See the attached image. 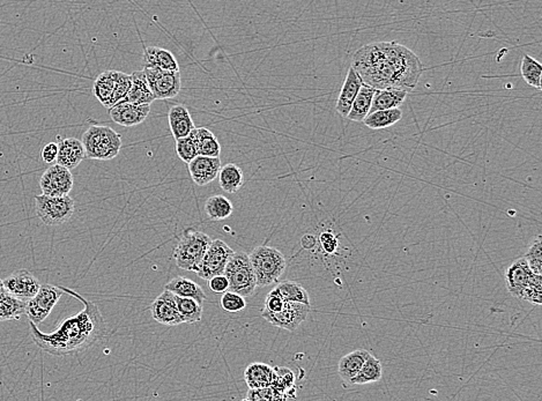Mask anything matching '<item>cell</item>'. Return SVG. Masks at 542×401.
I'll list each match as a JSON object with an SVG mask.
<instances>
[{
	"mask_svg": "<svg viewBox=\"0 0 542 401\" xmlns=\"http://www.w3.org/2000/svg\"><path fill=\"white\" fill-rule=\"evenodd\" d=\"M352 67L363 84L376 89L415 88L423 72L419 57L398 42H373L359 48Z\"/></svg>",
	"mask_w": 542,
	"mask_h": 401,
	"instance_id": "obj_1",
	"label": "cell"
},
{
	"mask_svg": "<svg viewBox=\"0 0 542 401\" xmlns=\"http://www.w3.org/2000/svg\"><path fill=\"white\" fill-rule=\"evenodd\" d=\"M60 288L84 304L82 311L64 319L51 333H43L37 325L29 321L32 342L44 352L55 356L82 352L102 340L108 332L104 318L95 303L67 287L60 286Z\"/></svg>",
	"mask_w": 542,
	"mask_h": 401,
	"instance_id": "obj_2",
	"label": "cell"
},
{
	"mask_svg": "<svg viewBox=\"0 0 542 401\" xmlns=\"http://www.w3.org/2000/svg\"><path fill=\"white\" fill-rule=\"evenodd\" d=\"M86 158L96 161H109L120 154L123 141L120 133L106 125H92L82 134Z\"/></svg>",
	"mask_w": 542,
	"mask_h": 401,
	"instance_id": "obj_3",
	"label": "cell"
},
{
	"mask_svg": "<svg viewBox=\"0 0 542 401\" xmlns=\"http://www.w3.org/2000/svg\"><path fill=\"white\" fill-rule=\"evenodd\" d=\"M249 258L256 274L257 287H268L274 283L286 271L285 256L275 248L259 245L249 254Z\"/></svg>",
	"mask_w": 542,
	"mask_h": 401,
	"instance_id": "obj_4",
	"label": "cell"
},
{
	"mask_svg": "<svg viewBox=\"0 0 542 401\" xmlns=\"http://www.w3.org/2000/svg\"><path fill=\"white\" fill-rule=\"evenodd\" d=\"M212 239L205 232L185 230L180 235L174 250V259L184 271L197 272L205 252L211 245Z\"/></svg>",
	"mask_w": 542,
	"mask_h": 401,
	"instance_id": "obj_5",
	"label": "cell"
},
{
	"mask_svg": "<svg viewBox=\"0 0 542 401\" xmlns=\"http://www.w3.org/2000/svg\"><path fill=\"white\" fill-rule=\"evenodd\" d=\"M131 87V74L120 71H104L96 77L93 94L103 106L111 108L127 96Z\"/></svg>",
	"mask_w": 542,
	"mask_h": 401,
	"instance_id": "obj_6",
	"label": "cell"
},
{
	"mask_svg": "<svg viewBox=\"0 0 542 401\" xmlns=\"http://www.w3.org/2000/svg\"><path fill=\"white\" fill-rule=\"evenodd\" d=\"M223 274L228 279L229 290L249 297L257 288L256 274L250 263L249 254L234 252L225 265Z\"/></svg>",
	"mask_w": 542,
	"mask_h": 401,
	"instance_id": "obj_7",
	"label": "cell"
},
{
	"mask_svg": "<svg viewBox=\"0 0 542 401\" xmlns=\"http://www.w3.org/2000/svg\"><path fill=\"white\" fill-rule=\"evenodd\" d=\"M75 209V203L67 194L53 197L41 194L35 197V211L39 220L46 225H59L68 221Z\"/></svg>",
	"mask_w": 542,
	"mask_h": 401,
	"instance_id": "obj_8",
	"label": "cell"
},
{
	"mask_svg": "<svg viewBox=\"0 0 542 401\" xmlns=\"http://www.w3.org/2000/svg\"><path fill=\"white\" fill-rule=\"evenodd\" d=\"M64 294L63 289L57 286L44 283L39 287V292L26 302L25 315L29 321L39 326L49 317L53 308Z\"/></svg>",
	"mask_w": 542,
	"mask_h": 401,
	"instance_id": "obj_9",
	"label": "cell"
},
{
	"mask_svg": "<svg viewBox=\"0 0 542 401\" xmlns=\"http://www.w3.org/2000/svg\"><path fill=\"white\" fill-rule=\"evenodd\" d=\"M144 75L155 100L174 99L182 89L180 71L160 70L144 67Z\"/></svg>",
	"mask_w": 542,
	"mask_h": 401,
	"instance_id": "obj_10",
	"label": "cell"
},
{
	"mask_svg": "<svg viewBox=\"0 0 542 401\" xmlns=\"http://www.w3.org/2000/svg\"><path fill=\"white\" fill-rule=\"evenodd\" d=\"M235 251L225 243L221 239H212V243L205 252L204 257L201 259L198 268V277L208 281L215 275L223 274L225 265L228 263L229 258L232 257Z\"/></svg>",
	"mask_w": 542,
	"mask_h": 401,
	"instance_id": "obj_11",
	"label": "cell"
},
{
	"mask_svg": "<svg viewBox=\"0 0 542 401\" xmlns=\"http://www.w3.org/2000/svg\"><path fill=\"white\" fill-rule=\"evenodd\" d=\"M73 175L71 170L58 163L48 168L39 180L42 194L53 197H63L70 194L71 190L73 189Z\"/></svg>",
	"mask_w": 542,
	"mask_h": 401,
	"instance_id": "obj_12",
	"label": "cell"
},
{
	"mask_svg": "<svg viewBox=\"0 0 542 401\" xmlns=\"http://www.w3.org/2000/svg\"><path fill=\"white\" fill-rule=\"evenodd\" d=\"M311 306L304 303L286 302L283 309L277 313H261V317L277 328L295 331L309 316Z\"/></svg>",
	"mask_w": 542,
	"mask_h": 401,
	"instance_id": "obj_13",
	"label": "cell"
},
{
	"mask_svg": "<svg viewBox=\"0 0 542 401\" xmlns=\"http://www.w3.org/2000/svg\"><path fill=\"white\" fill-rule=\"evenodd\" d=\"M149 309L154 320L160 324L166 326L183 324L177 309L176 295L167 289L153 301Z\"/></svg>",
	"mask_w": 542,
	"mask_h": 401,
	"instance_id": "obj_14",
	"label": "cell"
},
{
	"mask_svg": "<svg viewBox=\"0 0 542 401\" xmlns=\"http://www.w3.org/2000/svg\"><path fill=\"white\" fill-rule=\"evenodd\" d=\"M4 287L12 295L27 302L39 292L41 282L27 270H19L3 280Z\"/></svg>",
	"mask_w": 542,
	"mask_h": 401,
	"instance_id": "obj_15",
	"label": "cell"
},
{
	"mask_svg": "<svg viewBox=\"0 0 542 401\" xmlns=\"http://www.w3.org/2000/svg\"><path fill=\"white\" fill-rule=\"evenodd\" d=\"M151 113V104H134L120 101L109 108V115L115 123L122 127H137L144 123Z\"/></svg>",
	"mask_w": 542,
	"mask_h": 401,
	"instance_id": "obj_16",
	"label": "cell"
},
{
	"mask_svg": "<svg viewBox=\"0 0 542 401\" xmlns=\"http://www.w3.org/2000/svg\"><path fill=\"white\" fill-rule=\"evenodd\" d=\"M187 165H189L191 178L198 187H205L212 183L218 177V171L221 169L220 158H212L204 155H198Z\"/></svg>",
	"mask_w": 542,
	"mask_h": 401,
	"instance_id": "obj_17",
	"label": "cell"
},
{
	"mask_svg": "<svg viewBox=\"0 0 542 401\" xmlns=\"http://www.w3.org/2000/svg\"><path fill=\"white\" fill-rule=\"evenodd\" d=\"M86 151L82 140L66 138L58 144L56 162L68 170H73L85 160Z\"/></svg>",
	"mask_w": 542,
	"mask_h": 401,
	"instance_id": "obj_18",
	"label": "cell"
},
{
	"mask_svg": "<svg viewBox=\"0 0 542 401\" xmlns=\"http://www.w3.org/2000/svg\"><path fill=\"white\" fill-rule=\"evenodd\" d=\"M531 270L524 257L514 261L505 272V281L509 292L516 299H521V292L527 287L531 280Z\"/></svg>",
	"mask_w": 542,
	"mask_h": 401,
	"instance_id": "obj_19",
	"label": "cell"
},
{
	"mask_svg": "<svg viewBox=\"0 0 542 401\" xmlns=\"http://www.w3.org/2000/svg\"><path fill=\"white\" fill-rule=\"evenodd\" d=\"M362 86V80L359 77V74L356 73L355 70L351 66L346 77L345 82L342 85V91L339 94L338 101H337V106L335 109L338 111L339 115L347 117L349 110L352 108L353 102L355 100L359 88Z\"/></svg>",
	"mask_w": 542,
	"mask_h": 401,
	"instance_id": "obj_20",
	"label": "cell"
},
{
	"mask_svg": "<svg viewBox=\"0 0 542 401\" xmlns=\"http://www.w3.org/2000/svg\"><path fill=\"white\" fill-rule=\"evenodd\" d=\"M170 130L175 140L180 138L187 137L196 129L190 111L183 104L171 106L168 113Z\"/></svg>",
	"mask_w": 542,
	"mask_h": 401,
	"instance_id": "obj_21",
	"label": "cell"
},
{
	"mask_svg": "<svg viewBox=\"0 0 542 401\" xmlns=\"http://www.w3.org/2000/svg\"><path fill=\"white\" fill-rule=\"evenodd\" d=\"M122 101L134 104H151L155 97L151 93L144 71H137L131 74V87L127 96Z\"/></svg>",
	"mask_w": 542,
	"mask_h": 401,
	"instance_id": "obj_22",
	"label": "cell"
},
{
	"mask_svg": "<svg viewBox=\"0 0 542 401\" xmlns=\"http://www.w3.org/2000/svg\"><path fill=\"white\" fill-rule=\"evenodd\" d=\"M144 67L160 70L180 71L176 57L169 50L159 46H148L144 51Z\"/></svg>",
	"mask_w": 542,
	"mask_h": 401,
	"instance_id": "obj_23",
	"label": "cell"
},
{
	"mask_svg": "<svg viewBox=\"0 0 542 401\" xmlns=\"http://www.w3.org/2000/svg\"><path fill=\"white\" fill-rule=\"evenodd\" d=\"M375 93H376V88L362 82V86H361L359 93L353 102L352 108L349 110L348 115L346 118H348L353 122H357V123L363 122V120L369 115Z\"/></svg>",
	"mask_w": 542,
	"mask_h": 401,
	"instance_id": "obj_24",
	"label": "cell"
},
{
	"mask_svg": "<svg viewBox=\"0 0 542 401\" xmlns=\"http://www.w3.org/2000/svg\"><path fill=\"white\" fill-rule=\"evenodd\" d=\"M409 92L397 88L376 89L373 95L370 113L377 110L393 109L399 108L402 103L405 102Z\"/></svg>",
	"mask_w": 542,
	"mask_h": 401,
	"instance_id": "obj_25",
	"label": "cell"
},
{
	"mask_svg": "<svg viewBox=\"0 0 542 401\" xmlns=\"http://www.w3.org/2000/svg\"><path fill=\"white\" fill-rule=\"evenodd\" d=\"M165 289L174 292L175 295L180 297H190V299H197L198 302L204 304L206 299V294L204 289L198 285L197 282L192 281L191 279L184 278V277H176L171 279L166 286Z\"/></svg>",
	"mask_w": 542,
	"mask_h": 401,
	"instance_id": "obj_26",
	"label": "cell"
},
{
	"mask_svg": "<svg viewBox=\"0 0 542 401\" xmlns=\"http://www.w3.org/2000/svg\"><path fill=\"white\" fill-rule=\"evenodd\" d=\"M369 355L370 353L366 349H357L342 357L338 364L339 377L345 383L349 384L353 377H355L356 373L362 368L363 363L366 362Z\"/></svg>",
	"mask_w": 542,
	"mask_h": 401,
	"instance_id": "obj_27",
	"label": "cell"
},
{
	"mask_svg": "<svg viewBox=\"0 0 542 401\" xmlns=\"http://www.w3.org/2000/svg\"><path fill=\"white\" fill-rule=\"evenodd\" d=\"M274 370L265 363H251L244 371V380L249 389L271 386Z\"/></svg>",
	"mask_w": 542,
	"mask_h": 401,
	"instance_id": "obj_28",
	"label": "cell"
},
{
	"mask_svg": "<svg viewBox=\"0 0 542 401\" xmlns=\"http://www.w3.org/2000/svg\"><path fill=\"white\" fill-rule=\"evenodd\" d=\"M218 184L222 190L228 194H236L244 184L243 170L235 163H228L221 167L218 171Z\"/></svg>",
	"mask_w": 542,
	"mask_h": 401,
	"instance_id": "obj_29",
	"label": "cell"
},
{
	"mask_svg": "<svg viewBox=\"0 0 542 401\" xmlns=\"http://www.w3.org/2000/svg\"><path fill=\"white\" fill-rule=\"evenodd\" d=\"M383 377V366L380 360L370 354L366 362L363 363L362 368L355 377H353L349 384L351 385H366V384L377 383Z\"/></svg>",
	"mask_w": 542,
	"mask_h": 401,
	"instance_id": "obj_30",
	"label": "cell"
},
{
	"mask_svg": "<svg viewBox=\"0 0 542 401\" xmlns=\"http://www.w3.org/2000/svg\"><path fill=\"white\" fill-rule=\"evenodd\" d=\"M402 118V111L399 108L393 109L377 110L363 120V123L366 127L373 130H382L386 127H393L395 124L400 122Z\"/></svg>",
	"mask_w": 542,
	"mask_h": 401,
	"instance_id": "obj_31",
	"label": "cell"
},
{
	"mask_svg": "<svg viewBox=\"0 0 542 401\" xmlns=\"http://www.w3.org/2000/svg\"><path fill=\"white\" fill-rule=\"evenodd\" d=\"M194 137L197 141L198 154L220 158L221 144L211 130H208L207 127H196Z\"/></svg>",
	"mask_w": 542,
	"mask_h": 401,
	"instance_id": "obj_32",
	"label": "cell"
},
{
	"mask_svg": "<svg viewBox=\"0 0 542 401\" xmlns=\"http://www.w3.org/2000/svg\"><path fill=\"white\" fill-rule=\"evenodd\" d=\"M26 302L12 295L6 289L0 292V321L19 320L25 315Z\"/></svg>",
	"mask_w": 542,
	"mask_h": 401,
	"instance_id": "obj_33",
	"label": "cell"
},
{
	"mask_svg": "<svg viewBox=\"0 0 542 401\" xmlns=\"http://www.w3.org/2000/svg\"><path fill=\"white\" fill-rule=\"evenodd\" d=\"M205 213L213 221H222L232 216L234 205L228 198L221 194H215L208 198L205 203Z\"/></svg>",
	"mask_w": 542,
	"mask_h": 401,
	"instance_id": "obj_34",
	"label": "cell"
},
{
	"mask_svg": "<svg viewBox=\"0 0 542 401\" xmlns=\"http://www.w3.org/2000/svg\"><path fill=\"white\" fill-rule=\"evenodd\" d=\"M176 303L182 323L194 324L200 321L204 313L203 303L198 302L197 299L180 296H176Z\"/></svg>",
	"mask_w": 542,
	"mask_h": 401,
	"instance_id": "obj_35",
	"label": "cell"
},
{
	"mask_svg": "<svg viewBox=\"0 0 542 401\" xmlns=\"http://www.w3.org/2000/svg\"><path fill=\"white\" fill-rule=\"evenodd\" d=\"M273 370H274V373H273L271 386L274 387L275 390L283 394L286 399L295 398V394H292V392L295 393V387H294L295 375L292 370L285 368V366H275Z\"/></svg>",
	"mask_w": 542,
	"mask_h": 401,
	"instance_id": "obj_36",
	"label": "cell"
},
{
	"mask_svg": "<svg viewBox=\"0 0 542 401\" xmlns=\"http://www.w3.org/2000/svg\"><path fill=\"white\" fill-rule=\"evenodd\" d=\"M521 77L533 88L541 89L542 65L533 57L524 55L521 64Z\"/></svg>",
	"mask_w": 542,
	"mask_h": 401,
	"instance_id": "obj_37",
	"label": "cell"
},
{
	"mask_svg": "<svg viewBox=\"0 0 542 401\" xmlns=\"http://www.w3.org/2000/svg\"><path fill=\"white\" fill-rule=\"evenodd\" d=\"M275 288L278 289L280 295L288 302L304 303L310 306L309 294L306 288L295 281H282Z\"/></svg>",
	"mask_w": 542,
	"mask_h": 401,
	"instance_id": "obj_38",
	"label": "cell"
},
{
	"mask_svg": "<svg viewBox=\"0 0 542 401\" xmlns=\"http://www.w3.org/2000/svg\"><path fill=\"white\" fill-rule=\"evenodd\" d=\"M524 259L527 263L528 268L533 274H542V239L538 235L533 239L531 245L528 248L527 252L524 256Z\"/></svg>",
	"mask_w": 542,
	"mask_h": 401,
	"instance_id": "obj_39",
	"label": "cell"
},
{
	"mask_svg": "<svg viewBox=\"0 0 542 401\" xmlns=\"http://www.w3.org/2000/svg\"><path fill=\"white\" fill-rule=\"evenodd\" d=\"M176 153L183 162L189 163L198 156L197 141L194 130L189 136L176 139Z\"/></svg>",
	"mask_w": 542,
	"mask_h": 401,
	"instance_id": "obj_40",
	"label": "cell"
},
{
	"mask_svg": "<svg viewBox=\"0 0 542 401\" xmlns=\"http://www.w3.org/2000/svg\"><path fill=\"white\" fill-rule=\"evenodd\" d=\"M527 302L540 306L542 303V278L541 275L532 274L527 287L521 292V299Z\"/></svg>",
	"mask_w": 542,
	"mask_h": 401,
	"instance_id": "obj_41",
	"label": "cell"
},
{
	"mask_svg": "<svg viewBox=\"0 0 542 401\" xmlns=\"http://www.w3.org/2000/svg\"><path fill=\"white\" fill-rule=\"evenodd\" d=\"M245 297L237 294V292H232V290H227L223 292L221 297V306L222 309L227 311V313H240L243 311L247 308V302H245Z\"/></svg>",
	"mask_w": 542,
	"mask_h": 401,
	"instance_id": "obj_42",
	"label": "cell"
},
{
	"mask_svg": "<svg viewBox=\"0 0 542 401\" xmlns=\"http://www.w3.org/2000/svg\"><path fill=\"white\" fill-rule=\"evenodd\" d=\"M286 397L275 390L273 386L259 387V389H249L245 400L251 401H274L285 400Z\"/></svg>",
	"mask_w": 542,
	"mask_h": 401,
	"instance_id": "obj_43",
	"label": "cell"
},
{
	"mask_svg": "<svg viewBox=\"0 0 542 401\" xmlns=\"http://www.w3.org/2000/svg\"><path fill=\"white\" fill-rule=\"evenodd\" d=\"M286 302L287 301L280 295L278 289H272L265 299L264 309L261 310V313H280L283 309Z\"/></svg>",
	"mask_w": 542,
	"mask_h": 401,
	"instance_id": "obj_44",
	"label": "cell"
},
{
	"mask_svg": "<svg viewBox=\"0 0 542 401\" xmlns=\"http://www.w3.org/2000/svg\"><path fill=\"white\" fill-rule=\"evenodd\" d=\"M208 286L212 292L215 294H223L229 290L228 279L225 278V274L215 275L213 278L208 280Z\"/></svg>",
	"mask_w": 542,
	"mask_h": 401,
	"instance_id": "obj_45",
	"label": "cell"
},
{
	"mask_svg": "<svg viewBox=\"0 0 542 401\" xmlns=\"http://www.w3.org/2000/svg\"><path fill=\"white\" fill-rule=\"evenodd\" d=\"M42 160L48 165L56 162L57 155H58V144L56 142H49L42 148Z\"/></svg>",
	"mask_w": 542,
	"mask_h": 401,
	"instance_id": "obj_46",
	"label": "cell"
},
{
	"mask_svg": "<svg viewBox=\"0 0 542 401\" xmlns=\"http://www.w3.org/2000/svg\"><path fill=\"white\" fill-rule=\"evenodd\" d=\"M321 242L323 244L325 251H328V254H333L338 248L337 243V239L335 236L331 235L330 232H323L321 236Z\"/></svg>",
	"mask_w": 542,
	"mask_h": 401,
	"instance_id": "obj_47",
	"label": "cell"
},
{
	"mask_svg": "<svg viewBox=\"0 0 542 401\" xmlns=\"http://www.w3.org/2000/svg\"><path fill=\"white\" fill-rule=\"evenodd\" d=\"M4 290H5L4 282H3V280H0V292H4Z\"/></svg>",
	"mask_w": 542,
	"mask_h": 401,
	"instance_id": "obj_48",
	"label": "cell"
}]
</instances>
